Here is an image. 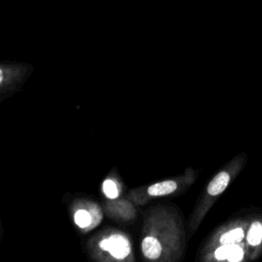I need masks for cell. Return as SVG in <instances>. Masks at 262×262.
<instances>
[{
	"label": "cell",
	"mask_w": 262,
	"mask_h": 262,
	"mask_svg": "<svg viewBox=\"0 0 262 262\" xmlns=\"http://www.w3.org/2000/svg\"><path fill=\"white\" fill-rule=\"evenodd\" d=\"M245 237V230L243 226L232 227L231 229L223 232L218 237L219 245H234L238 244Z\"/></svg>",
	"instance_id": "cell-9"
},
{
	"label": "cell",
	"mask_w": 262,
	"mask_h": 262,
	"mask_svg": "<svg viewBox=\"0 0 262 262\" xmlns=\"http://www.w3.org/2000/svg\"><path fill=\"white\" fill-rule=\"evenodd\" d=\"M232 245H220L217 249L214 251V259L218 261H223L227 259V256L230 252Z\"/></svg>",
	"instance_id": "cell-12"
},
{
	"label": "cell",
	"mask_w": 262,
	"mask_h": 262,
	"mask_svg": "<svg viewBox=\"0 0 262 262\" xmlns=\"http://www.w3.org/2000/svg\"><path fill=\"white\" fill-rule=\"evenodd\" d=\"M74 223L83 231L95 228L102 220V210L89 200H76L72 207Z\"/></svg>",
	"instance_id": "cell-6"
},
{
	"label": "cell",
	"mask_w": 262,
	"mask_h": 262,
	"mask_svg": "<svg viewBox=\"0 0 262 262\" xmlns=\"http://www.w3.org/2000/svg\"><path fill=\"white\" fill-rule=\"evenodd\" d=\"M122 183L116 175H108L101 184V191L106 200H115L121 196Z\"/></svg>",
	"instance_id": "cell-8"
},
{
	"label": "cell",
	"mask_w": 262,
	"mask_h": 262,
	"mask_svg": "<svg viewBox=\"0 0 262 262\" xmlns=\"http://www.w3.org/2000/svg\"><path fill=\"white\" fill-rule=\"evenodd\" d=\"M31 72L32 67L30 64L0 62V98L16 91Z\"/></svg>",
	"instance_id": "cell-5"
},
{
	"label": "cell",
	"mask_w": 262,
	"mask_h": 262,
	"mask_svg": "<svg viewBox=\"0 0 262 262\" xmlns=\"http://www.w3.org/2000/svg\"><path fill=\"white\" fill-rule=\"evenodd\" d=\"M135 204L127 199L106 200L103 209L110 218L120 222H131L136 217Z\"/></svg>",
	"instance_id": "cell-7"
},
{
	"label": "cell",
	"mask_w": 262,
	"mask_h": 262,
	"mask_svg": "<svg viewBox=\"0 0 262 262\" xmlns=\"http://www.w3.org/2000/svg\"><path fill=\"white\" fill-rule=\"evenodd\" d=\"M244 256H245L244 249L238 244H234L232 245L226 260L229 262H238L244 259Z\"/></svg>",
	"instance_id": "cell-11"
},
{
	"label": "cell",
	"mask_w": 262,
	"mask_h": 262,
	"mask_svg": "<svg viewBox=\"0 0 262 262\" xmlns=\"http://www.w3.org/2000/svg\"><path fill=\"white\" fill-rule=\"evenodd\" d=\"M247 242L252 247H258L262 243V222L254 221L247 232Z\"/></svg>",
	"instance_id": "cell-10"
},
{
	"label": "cell",
	"mask_w": 262,
	"mask_h": 262,
	"mask_svg": "<svg viewBox=\"0 0 262 262\" xmlns=\"http://www.w3.org/2000/svg\"><path fill=\"white\" fill-rule=\"evenodd\" d=\"M192 181L193 178L188 176V174L173 179H166L147 186L133 188L129 190L127 198L136 206H142L152 199L174 194L181 188H185Z\"/></svg>",
	"instance_id": "cell-4"
},
{
	"label": "cell",
	"mask_w": 262,
	"mask_h": 262,
	"mask_svg": "<svg viewBox=\"0 0 262 262\" xmlns=\"http://www.w3.org/2000/svg\"><path fill=\"white\" fill-rule=\"evenodd\" d=\"M89 256L97 261H134L129 236L117 229L98 232L87 243Z\"/></svg>",
	"instance_id": "cell-2"
},
{
	"label": "cell",
	"mask_w": 262,
	"mask_h": 262,
	"mask_svg": "<svg viewBox=\"0 0 262 262\" xmlns=\"http://www.w3.org/2000/svg\"><path fill=\"white\" fill-rule=\"evenodd\" d=\"M243 165H244L243 160L235 159L234 162L230 163V166H228L226 169L217 173L209 182L205 195L203 200L200 202L199 207L193 211L190 222H189V228L192 232H194L199 227L207 211L213 205L214 200L226 189L232 177L238 173Z\"/></svg>",
	"instance_id": "cell-3"
},
{
	"label": "cell",
	"mask_w": 262,
	"mask_h": 262,
	"mask_svg": "<svg viewBox=\"0 0 262 262\" xmlns=\"http://www.w3.org/2000/svg\"><path fill=\"white\" fill-rule=\"evenodd\" d=\"M171 212L165 208H155L147 214L142 227L141 253L147 260H173L179 250V228Z\"/></svg>",
	"instance_id": "cell-1"
}]
</instances>
